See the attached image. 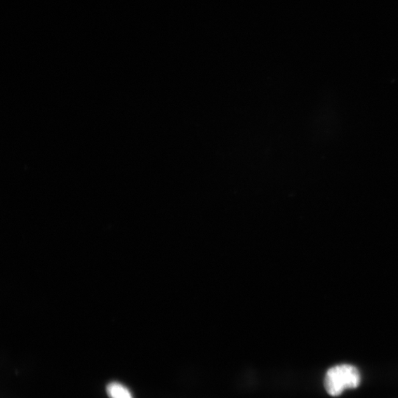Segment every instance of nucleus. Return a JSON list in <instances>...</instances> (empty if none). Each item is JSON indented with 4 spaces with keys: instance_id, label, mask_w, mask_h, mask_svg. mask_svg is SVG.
<instances>
[{
    "instance_id": "nucleus-1",
    "label": "nucleus",
    "mask_w": 398,
    "mask_h": 398,
    "mask_svg": "<svg viewBox=\"0 0 398 398\" xmlns=\"http://www.w3.org/2000/svg\"><path fill=\"white\" fill-rule=\"evenodd\" d=\"M361 376L358 368L350 364H339L329 369L324 379V387L333 397L341 395L347 390L358 388Z\"/></svg>"
},
{
    "instance_id": "nucleus-2",
    "label": "nucleus",
    "mask_w": 398,
    "mask_h": 398,
    "mask_svg": "<svg viewBox=\"0 0 398 398\" xmlns=\"http://www.w3.org/2000/svg\"><path fill=\"white\" fill-rule=\"evenodd\" d=\"M106 391L110 398H134L131 391L119 382L108 383Z\"/></svg>"
}]
</instances>
